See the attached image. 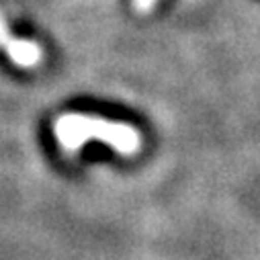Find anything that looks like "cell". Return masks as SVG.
Masks as SVG:
<instances>
[{
    "label": "cell",
    "mask_w": 260,
    "mask_h": 260,
    "mask_svg": "<svg viewBox=\"0 0 260 260\" xmlns=\"http://www.w3.org/2000/svg\"><path fill=\"white\" fill-rule=\"evenodd\" d=\"M53 134L59 148L70 154L82 150V146L90 140H99L123 156H134L142 144L136 127L103 117H90L84 113L59 115L53 123Z\"/></svg>",
    "instance_id": "6da1fadb"
},
{
    "label": "cell",
    "mask_w": 260,
    "mask_h": 260,
    "mask_svg": "<svg viewBox=\"0 0 260 260\" xmlns=\"http://www.w3.org/2000/svg\"><path fill=\"white\" fill-rule=\"evenodd\" d=\"M7 55L19 68H35L43 57V51H41L39 43L31 41V39H15L13 45L7 49Z\"/></svg>",
    "instance_id": "7a4b0ae2"
},
{
    "label": "cell",
    "mask_w": 260,
    "mask_h": 260,
    "mask_svg": "<svg viewBox=\"0 0 260 260\" xmlns=\"http://www.w3.org/2000/svg\"><path fill=\"white\" fill-rule=\"evenodd\" d=\"M17 37H13V33L9 31V25H7V19H5V15H3V11H0V45L5 47V51L13 45V41H15Z\"/></svg>",
    "instance_id": "3957f363"
},
{
    "label": "cell",
    "mask_w": 260,
    "mask_h": 260,
    "mask_svg": "<svg viewBox=\"0 0 260 260\" xmlns=\"http://www.w3.org/2000/svg\"><path fill=\"white\" fill-rule=\"evenodd\" d=\"M154 5H156V0H136V3H134L136 11H140V13H148Z\"/></svg>",
    "instance_id": "277c9868"
}]
</instances>
